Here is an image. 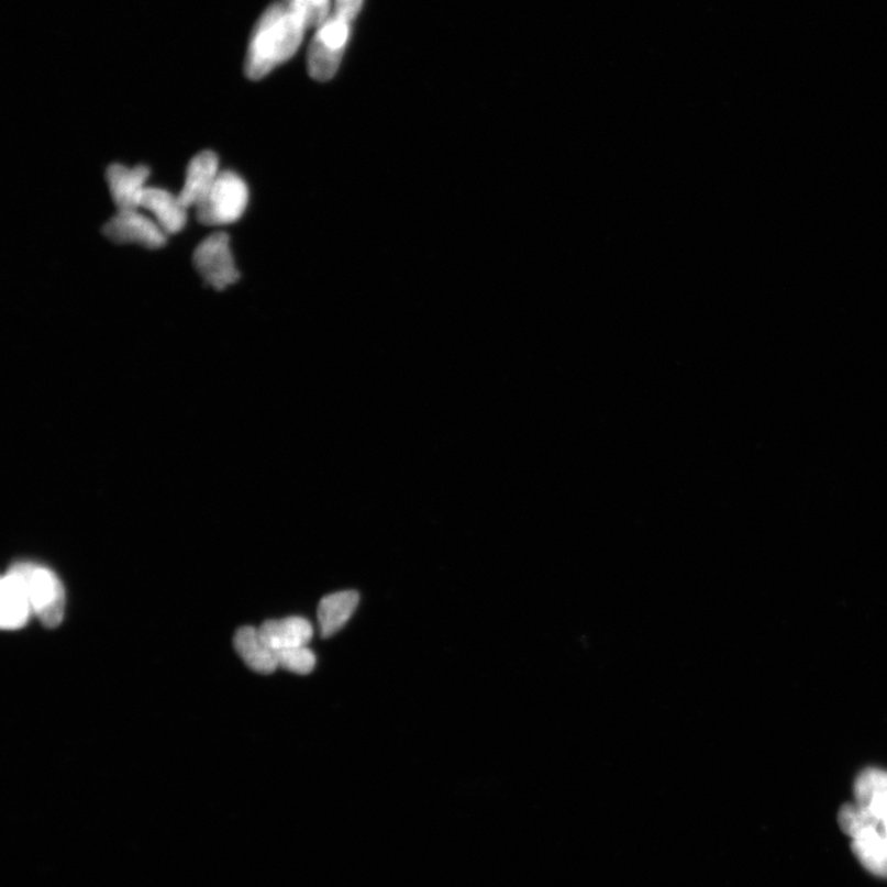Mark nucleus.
<instances>
[{
	"mask_svg": "<svg viewBox=\"0 0 887 887\" xmlns=\"http://www.w3.org/2000/svg\"><path fill=\"white\" fill-rule=\"evenodd\" d=\"M308 30L287 0L275 2L254 27L246 58V75L252 80L267 77L298 53Z\"/></svg>",
	"mask_w": 887,
	"mask_h": 887,
	"instance_id": "obj_1",
	"label": "nucleus"
},
{
	"mask_svg": "<svg viewBox=\"0 0 887 887\" xmlns=\"http://www.w3.org/2000/svg\"><path fill=\"white\" fill-rule=\"evenodd\" d=\"M354 20L333 8L331 15L318 27L308 54L309 74L314 80L328 81L339 73Z\"/></svg>",
	"mask_w": 887,
	"mask_h": 887,
	"instance_id": "obj_2",
	"label": "nucleus"
},
{
	"mask_svg": "<svg viewBox=\"0 0 887 887\" xmlns=\"http://www.w3.org/2000/svg\"><path fill=\"white\" fill-rule=\"evenodd\" d=\"M248 201L247 182L234 171H221L207 198L196 208L197 217L207 226H224L243 217Z\"/></svg>",
	"mask_w": 887,
	"mask_h": 887,
	"instance_id": "obj_3",
	"label": "nucleus"
},
{
	"mask_svg": "<svg viewBox=\"0 0 887 887\" xmlns=\"http://www.w3.org/2000/svg\"><path fill=\"white\" fill-rule=\"evenodd\" d=\"M14 567L25 579L34 616L45 628H57L63 623L66 610V594L60 579L54 570L32 563H19Z\"/></svg>",
	"mask_w": 887,
	"mask_h": 887,
	"instance_id": "obj_4",
	"label": "nucleus"
},
{
	"mask_svg": "<svg viewBox=\"0 0 887 887\" xmlns=\"http://www.w3.org/2000/svg\"><path fill=\"white\" fill-rule=\"evenodd\" d=\"M192 259L202 279L215 290H224L240 279L228 233L210 234L193 252Z\"/></svg>",
	"mask_w": 887,
	"mask_h": 887,
	"instance_id": "obj_5",
	"label": "nucleus"
},
{
	"mask_svg": "<svg viewBox=\"0 0 887 887\" xmlns=\"http://www.w3.org/2000/svg\"><path fill=\"white\" fill-rule=\"evenodd\" d=\"M106 236L115 243H136L148 250L165 247L168 234L140 210L118 211L104 226Z\"/></svg>",
	"mask_w": 887,
	"mask_h": 887,
	"instance_id": "obj_6",
	"label": "nucleus"
},
{
	"mask_svg": "<svg viewBox=\"0 0 887 887\" xmlns=\"http://www.w3.org/2000/svg\"><path fill=\"white\" fill-rule=\"evenodd\" d=\"M33 614L25 579L12 566L0 584V625L4 630L22 629Z\"/></svg>",
	"mask_w": 887,
	"mask_h": 887,
	"instance_id": "obj_7",
	"label": "nucleus"
},
{
	"mask_svg": "<svg viewBox=\"0 0 887 887\" xmlns=\"http://www.w3.org/2000/svg\"><path fill=\"white\" fill-rule=\"evenodd\" d=\"M149 175L151 170L146 166L129 168L112 165L108 168L107 180L118 211L141 209L142 199L148 188L146 182Z\"/></svg>",
	"mask_w": 887,
	"mask_h": 887,
	"instance_id": "obj_8",
	"label": "nucleus"
},
{
	"mask_svg": "<svg viewBox=\"0 0 887 887\" xmlns=\"http://www.w3.org/2000/svg\"><path fill=\"white\" fill-rule=\"evenodd\" d=\"M219 157L211 151H203L193 157L188 166L185 186L179 199L187 209L197 208L207 198L220 176Z\"/></svg>",
	"mask_w": 887,
	"mask_h": 887,
	"instance_id": "obj_9",
	"label": "nucleus"
},
{
	"mask_svg": "<svg viewBox=\"0 0 887 887\" xmlns=\"http://www.w3.org/2000/svg\"><path fill=\"white\" fill-rule=\"evenodd\" d=\"M258 630L265 644L275 654L285 650L308 646L313 636L310 621L300 617L268 620Z\"/></svg>",
	"mask_w": 887,
	"mask_h": 887,
	"instance_id": "obj_10",
	"label": "nucleus"
},
{
	"mask_svg": "<svg viewBox=\"0 0 887 887\" xmlns=\"http://www.w3.org/2000/svg\"><path fill=\"white\" fill-rule=\"evenodd\" d=\"M141 209L149 211L168 236L186 228L188 209L182 206L178 196H173L168 190L148 187L142 199Z\"/></svg>",
	"mask_w": 887,
	"mask_h": 887,
	"instance_id": "obj_11",
	"label": "nucleus"
},
{
	"mask_svg": "<svg viewBox=\"0 0 887 887\" xmlns=\"http://www.w3.org/2000/svg\"><path fill=\"white\" fill-rule=\"evenodd\" d=\"M878 823L864 825L853 835V852L864 868L887 879V844Z\"/></svg>",
	"mask_w": 887,
	"mask_h": 887,
	"instance_id": "obj_12",
	"label": "nucleus"
},
{
	"mask_svg": "<svg viewBox=\"0 0 887 887\" xmlns=\"http://www.w3.org/2000/svg\"><path fill=\"white\" fill-rule=\"evenodd\" d=\"M233 644L244 664L252 670L270 675L279 668L277 654L265 644L258 629L241 628L234 636Z\"/></svg>",
	"mask_w": 887,
	"mask_h": 887,
	"instance_id": "obj_13",
	"label": "nucleus"
},
{
	"mask_svg": "<svg viewBox=\"0 0 887 887\" xmlns=\"http://www.w3.org/2000/svg\"><path fill=\"white\" fill-rule=\"evenodd\" d=\"M358 605L359 595L355 590L325 596L319 606L321 636L329 639L336 634L352 618Z\"/></svg>",
	"mask_w": 887,
	"mask_h": 887,
	"instance_id": "obj_14",
	"label": "nucleus"
},
{
	"mask_svg": "<svg viewBox=\"0 0 887 887\" xmlns=\"http://www.w3.org/2000/svg\"><path fill=\"white\" fill-rule=\"evenodd\" d=\"M308 29H318L332 13V0H287Z\"/></svg>",
	"mask_w": 887,
	"mask_h": 887,
	"instance_id": "obj_15",
	"label": "nucleus"
},
{
	"mask_svg": "<svg viewBox=\"0 0 887 887\" xmlns=\"http://www.w3.org/2000/svg\"><path fill=\"white\" fill-rule=\"evenodd\" d=\"M887 788V772L883 769L868 768L863 770L855 780L854 795L856 805L865 807L873 795Z\"/></svg>",
	"mask_w": 887,
	"mask_h": 887,
	"instance_id": "obj_16",
	"label": "nucleus"
},
{
	"mask_svg": "<svg viewBox=\"0 0 887 887\" xmlns=\"http://www.w3.org/2000/svg\"><path fill=\"white\" fill-rule=\"evenodd\" d=\"M277 658L279 668L296 673V675H310L315 666V656L306 646L278 652Z\"/></svg>",
	"mask_w": 887,
	"mask_h": 887,
	"instance_id": "obj_17",
	"label": "nucleus"
},
{
	"mask_svg": "<svg viewBox=\"0 0 887 887\" xmlns=\"http://www.w3.org/2000/svg\"><path fill=\"white\" fill-rule=\"evenodd\" d=\"M365 0H334L333 8L340 10V12L352 16L353 19L358 18L364 7Z\"/></svg>",
	"mask_w": 887,
	"mask_h": 887,
	"instance_id": "obj_18",
	"label": "nucleus"
}]
</instances>
